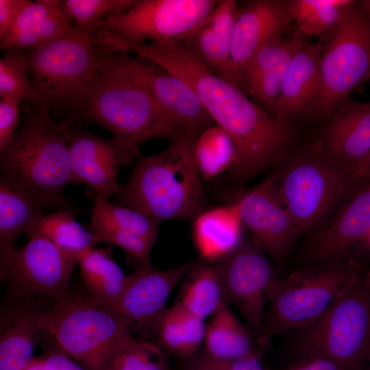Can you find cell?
<instances>
[{"label": "cell", "mask_w": 370, "mask_h": 370, "mask_svg": "<svg viewBox=\"0 0 370 370\" xmlns=\"http://www.w3.org/2000/svg\"><path fill=\"white\" fill-rule=\"evenodd\" d=\"M124 50L154 61L186 82L237 149L233 174L249 180L280 159L292 140L291 121L271 114L215 75L184 42L160 46L125 42Z\"/></svg>", "instance_id": "1"}, {"label": "cell", "mask_w": 370, "mask_h": 370, "mask_svg": "<svg viewBox=\"0 0 370 370\" xmlns=\"http://www.w3.org/2000/svg\"><path fill=\"white\" fill-rule=\"evenodd\" d=\"M199 134L186 132L163 151L140 158L121 185L117 201L159 223L193 219L206 201L193 153Z\"/></svg>", "instance_id": "2"}, {"label": "cell", "mask_w": 370, "mask_h": 370, "mask_svg": "<svg viewBox=\"0 0 370 370\" xmlns=\"http://www.w3.org/2000/svg\"><path fill=\"white\" fill-rule=\"evenodd\" d=\"M80 119L105 127L137 152L147 140L163 138L170 142L188 132L162 110L140 83L113 64L98 47Z\"/></svg>", "instance_id": "3"}, {"label": "cell", "mask_w": 370, "mask_h": 370, "mask_svg": "<svg viewBox=\"0 0 370 370\" xmlns=\"http://www.w3.org/2000/svg\"><path fill=\"white\" fill-rule=\"evenodd\" d=\"M71 130L55 119L47 106L32 103L12 142L0 153L1 176L22 186L47 208L75 212L64 195L71 180Z\"/></svg>", "instance_id": "4"}, {"label": "cell", "mask_w": 370, "mask_h": 370, "mask_svg": "<svg viewBox=\"0 0 370 370\" xmlns=\"http://www.w3.org/2000/svg\"><path fill=\"white\" fill-rule=\"evenodd\" d=\"M50 301L46 306L38 304L36 321L84 370H106L117 355L147 342L87 293L69 289Z\"/></svg>", "instance_id": "5"}, {"label": "cell", "mask_w": 370, "mask_h": 370, "mask_svg": "<svg viewBox=\"0 0 370 370\" xmlns=\"http://www.w3.org/2000/svg\"><path fill=\"white\" fill-rule=\"evenodd\" d=\"M96 54L91 37L75 24L64 36L27 52L29 74L42 105L66 126L81 118Z\"/></svg>", "instance_id": "6"}, {"label": "cell", "mask_w": 370, "mask_h": 370, "mask_svg": "<svg viewBox=\"0 0 370 370\" xmlns=\"http://www.w3.org/2000/svg\"><path fill=\"white\" fill-rule=\"evenodd\" d=\"M297 358L322 356L356 370L370 364V294L356 275L314 321L297 330Z\"/></svg>", "instance_id": "7"}, {"label": "cell", "mask_w": 370, "mask_h": 370, "mask_svg": "<svg viewBox=\"0 0 370 370\" xmlns=\"http://www.w3.org/2000/svg\"><path fill=\"white\" fill-rule=\"evenodd\" d=\"M358 274L341 260L276 278L267 293L269 310L257 342L266 345L273 336L316 320Z\"/></svg>", "instance_id": "8"}, {"label": "cell", "mask_w": 370, "mask_h": 370, "mask_svg": "<svg viewBox=\"0 0 370 370\" xmlns=\"http://www.w3.org/2000/svg\"><path fill=\"white\" fill-rule=\"evenodd\" d=\"M278 180L279 197L297 236L317 226L364 182L315 151L293 156Z\"/></svg>", "instance_id": "9"}, {"label": "cell", "mask_w": 370, "mask_h": 370, "mask_svg": "<svg viewBox=\"0 0 370 370\" xmlns=\"http://www.w3.org/2000/svg\"><path fill=\"white\" fill-rule=\"evenodd\" d=\"M328 35L321 58L320 89L310 116L323 121L370 79V20L360 1Z\"/></svg>", "instance_id": "10"}, {"label": "cell", "mask_w": 370, "mask_h": 370, "mask_svg": "<svg viewBox=\"0 0 370 370\" xmlns=\"http://www.w3.org/2000/svg\"><path fill=\"white\" fill-rule=\"evenodd\" d=\"M219 0H138L128 10L97 23L86 34L130 43L164 46L181 42L208 18Z\"/></svg>", "instance_id": "11"}, {"label": "cell", "mask_w": 370, "mask_h": 370, "mask_svg": "<svg viewBox=\"0 0 370 370\" xmlns=\"http://www.w3.org/2000/svg\"><path fill=\"white\" fill-rule=\"evenodd\" d=\"M21 247L0 251L1 278L10 291L55 300L69 290L78 261L46 237L29 236Z\"/></svg>", "instance_id": "12"}, {"label": "cell", "mask_w": 370, "mask_h": 370, "mask_svg": "<svg viewBox=\"0 0 370 370\" xmlns=\"http://www.w3.org/2000/svg\"><path fill=\"white\" fill-rule=\"evenodd\" d=\"M193 260L169 269H158L150 262L134 264L127 284L116 302L108 308L128 325L139 339L151 342L157 322L178 283L196 266Z\"/></svg>", "instance_id": "13"}, {"label": "cell", "mask_w": 370, "mask_h": 370, "mask_svg": "<svg viewBox=\"0 0 370 370\" xmlns=\"http://www.w3.org/2000/svg\"><path fill=\"white\" fill-rule=\"evenodd\" d=\"M219 263L224 299L240 311L258 338L265 318L267 291L276 278L264 249L254 237Z\"/></svg>", "instance_id": "14"}, {"label": "cell", "mask_w": 370, "mask_h": 370, "mask_svg": "<svg viewBox=\"0 0 370 370\" xmlns=\"http://www.w3.org/2000/svg\"><path fill=\"white\" fill-rule=\"evenodd\" d=\"M98 48L104 51L117 67L140 83L162 110L185 130L200 133L216 124L193 89L176 75L148 58Z\"/></svg>", "instance_id": "15"}, {"label": "cell", "mask_w": 370, "mask_h": 370, "mask_svg": "<svg viewBox=\"0 0 370 370\" xmlns=\"http://www.w3.org/2000/svg\"><path fill=\"white\" fill-rule=\"evenodd\" d=\"M137 152L118 138L105 139L72 129L69 139L70 183H84L106 199L120 189L121 166L130 165Z\"/></svg>", "instance_id": "16"}, {"label": "cell", "mask_w": 370, "mask_h": 370, "mask_svg": "<svg viewBox=\"0 0 370 370\" xmlns=\"http://www.w3.org/2000/svg\"><path fill=\"white\" fill-rule=\"evenodd\" d=\"M243 225L273 258L283 259L297 237L295 223L278 193V177H270L234 202Z\"/></svg>", "instance_id": "17"}, {"label": "cell", "mask_w": 370, "mask_h": 370, "mask_svg": "<svg viewBox=\"0 0 370 370\" xmlns=\"http://www.w3.org/2000/svg\"><path fill=\"white\" fill-rule=\"evenodd\" d=\"M370 234V180L341 204L334 217L310 238L304 258L311 265L336 260Z\"/></svg>", "instance_id": "18"}, {"label": "cell", "mask_w": 370, "mask_h": 370, "mask_svg": "<svg viewBox=\"0 0 370 370\" xmlns=\"http://www.w3.org/2000/svg\"><path fill=\"white\" fill-rule=\"evenodd\" d=\"M308 38L296 29L258 49L238 70L240 88L263 109L275 115L276 106L291 62Z\"/></svg>", "instance_id": "19"}, {"label": "cell", "mask_w": 370, "mask_h": 370, "mask_svg": "<svg viewBox=\"0 0 370 370\" xmlns=\"http://www.w3.org/2000/svg\"><path fill=\"white\" fill-rule=\"evenodd\" d=\"M315 151L352 170L370 151V102L347 98L325 121Z\"/></svg>", "instance_id": "20"}, {"label": "cell", "mask_w": 370, "mask_h": 370, "mask_svg": "<svg viewBox=\"0 0 370 370\" xmlns=\"http://www.w3.org/2000/svg\"><path fill=\"white\" fill-rule=\"evenodd\" d=\"M34 297L9 291L0 308V370H23L46 337L38 324Z\"/></svg>", "instance_id": "21"}, {"label": "cell", "mask_w": 370, "mask_h": 370, "mask_svg": "<svg viewBox=\"0 0 370 370\" xmlns=\"http://www.w3.org/2000/svg\"><path fill=\"white\" fill-rule=\"evenodd\" d=\"M239 10L236 1L219 0L213 12L181 42L192 47L215 75L241 89L232 60L234 29Z\"/></svg>", "instance_id": "22"}, {"label": "cell", "mask_w": 370, "mask_h": 370, "mask_svg": "<svg viewBox=\"0 0 370 370\" xmlns=\"http://www.w3.org/2000/svg\"><path fill=\"white\" fill-rule=\"evenodd\" d=\"M292 24L286 1H246L240 8L233 34L232 60L238 74L262 46L287 35Z\"/></svg>", "instance_id": "23"}, {"label": "cell", "mask_w": 370, "mask_h": 370, "mask_svg": "<svg viewBox=\"0 0 370 370\" xmlns=\"http://www.w3.org/2000/svg\"><path fill=\"white\" fill-rule=\"evenodd\" d=\"M323 47L308 39L294 55L284 78L275 116L288 120L310 116L321 85Z\"/></svg>", "instance_id": "24"}, {"label": "cell", "mask_w": 370, "mask_h": 370, "mask_svg": "<svg viewBox=\"0 0 370 370\" xmlns=\"http://www.w3.org/2000/svg\"><path fill=\"white\" fill-rule=\"evenodd\" d=\"M243 226L235 203L201 210L192 230L201 259L216 262L232 253L243 241Z\"/></svg>", "instance_id": "25"}, {"label": "cell", "mask_w": 370, "mask_h": 370, "mask_svg": "<svg viewBox=\"0 0 370 370\" xmlns=\"http://www.w3.org/2000/svg\"><path fill=\"white\" fill-rule=\"evenodd\" d=\"M47 206L14 181L0 177V251L15 247L21 234L44 214Z\"/></svg>", "instance_id": "26"}, {"label": "cell", "mask_w": 370, "mask_h": 370, "mask_svg": "<svg viewBox=\"0 0 370 370\" xmlns=\"http://www.w3.org/2000/svg\"><path fill=\"white\" fill-rule=\"evenodd\" d=\"M82 277L86 293L107 309L122 295L129 280L112 258L108 249L94 247L79 258Z\"/></svg>", "instance_id": "27"}, {"label": "cell", "mask_w": 370, "mask_h": 370, "mask_svg": "<svg viewBox=\"0 0 370 370\" xmlns=\"http://www.w3.org/2000/svg\"><path fill=\"white\" fill-rule=\"evenodd\" d=\"M206 354L223 360L235 359L254 351L250 333L224 301L206 325Z\"/></svg>", "instance_id": "28"}, {"label": "cell", "mask_w": 370, "mask_h": 370, "mask_svg": "<svg viewBox=\"0 0 370 370\" xmlns=\"http://www.w3.org/2000/svg\"><path fill=\"white\" fill-rule=\"evenodd\" d=\"M185 278V285L177 303L204 321L225 301L219 263L199 260Z\"/></svg>", "instance_id": "29"}, {"label": "cell", "mask_w": 370, "mask_h": 370, "mask_svg": "<svg viewBox=\"0 0 370 370\" xmlns=\"http://www.w3.org/2000/svg\"><path fill=\"white\" fill-rule=\"evenodd\" d=\"M204 320L184 309L177 302L162 314L155 328L158 345L181 356H190L204 341Z\"/></svg>", "instance_id": "30"}, {"label": "cell", "mask_w": 370, "mask_h": 370, "mask_svg": "<svg viewBox=\"0 0 370 370\" xmlns=\"http://www.w3.org/2000/svg\"><path fill=\"white\" fill-rule=\"evenodd\" d=\"M193 158L203 181L214 179L237 162V149L230 135L214 124L204 129L193 145Z\"/></svg>", "instance_id": "31"}, {"label": "cell", "mask_w": 370, "mask_h": 370, "mask_svg": "<svg viewBox=\"0 0 370 370\" xmlns=\"http://www.w3.org/2000/svg\"><path fill=\"white\" fill-rule=\"evenodd\" d=\"M40 234L62 251L79 262L81 256L96 244L90 232L75 219L74 212L67 210L43 214L25 233Z\"/></svg>", "instance_id": "32"}, {"label": "cell", "mask_w": 370, "mask_h": 370, "mask_svg": "<svg viewBox=\"0 0 370 370\" xmlns=\"http://www.w3.org/2000/svg\"><path fill=\"white\" fill-rule=\"evenodd\" d=\"M355 2V0H288L286 8L295 29L308 38L330 32Z\"/></svg>", "instance_id": "33"}, {"label": "cell", "mask_w": 370, "mask_h": 370, "mask_svg": "<svg viewBox=\"0 0 370 370\" xmlns=\"http://www.w3.org/2000/svg\"><path fill=\"white\" fill-rule=\"evenodd\" d=\"M74 24L62 8L32 26L8 33L0 40L5 51H32L42 48L69 34Z\"/></svg>", "instance_id": "34"}, {"label": "cell", "mask_w": 370, "mask_h": 370, "mask_svg": "<svg viewBox=\"0 0 370 370\" xmlns=\"http://www.w3.org/2000/svg\"><path fill=\"white\" fill-rule=\"evenodd\" d=\"M159 222L132 208L95 196L90 224L106 225L130 232L155 243Z\"/></svg>", "instance_id": "35"}, {"label": "cell", "mask_w": 370, "mask_h": 370, "mask_svg": "<svg viewBox=\"0 0 370 370\" xmlns=\"http://www.w3.org/2000/svg\"><path fill=\"white\" fill-rule=\"evenodd\" d=\"M27 52L5 51L0 59V96L19 104L27 101L42 105L32 81L29 77Z\"/></svg>", "instance_id": "36"}, {"label": "cell", "mask_w": 370, "mask_h": 370, "mask_svg": "<svg viewBox=\"0 0 370 370\" xmlns=\"http://www.w3.org/2000/svg\"><path fill=\"white\" fill-rule=\"evenodd\" d=\"M138 0H64L62 9L66 16L75 21V25L84 32H89L97 23L132 8Z\"/></svg>", "instance_id": "37"}, {"label": "cell", "mask_w": 370, "mask_h": 370, "mask_svg": "<svg viewBox=\"0 0 370 370\" xmlns=\"http://www.w3.org/2000/svg\"><path fill=\"white\" fill-rule=\"evenodd\" d=\"M89 231L95 243H109L123 249L134 264L150 262L153 243L128 231L106 225L90 224Z\"/></svg>", "instance_id": "38"}, {"label": "cell", "mask_w": 370, "mask_h": 370, "mask_svg": "<svg viewBox=\"0 0 370 370\" xmlns=\"http://www.w3.org/2000/svg\"><path fill=\"white\" fill-rule=\"evenodd\" d=\"M106 370H167V365L161 347L146 342L117 355Z\"/></svg>", "instance_id": "39"}, {"label": "cell", "mask_w": 370, "mask_h": 370, "mask_svg": "<svg viewBox=\"0 0 370 370\" xmlns=\"http://www.w3.org/2000/svg\"><path fill=\"white\" fill-rule=\"evenodd\" d=\"M190 366L202 370H264L255 350L244 356L230 360L213 358L205 354Z\"/></svg>", "instance_id": "40"}, {"label": "cell", "mask_w": 370, "mask_h": 370, "mask_svg": "<svg viewBox=\"0 0 370 370\" xmlns=\"http://www.w3.org/2000/svg\"><path fill=\"white\" fill-rule=\"evenodd\" d=\"M19 103L1 98L0 100V153L12 142L19 121Z\"/></svg>", "instance_id": "41"}, {"label": "cell", "mask_w": 370, "mask_h": 370, "mask_svg": "<svg viewBox=\"0 0 370 370\" xmlns=\"http://www.w3.org/2000/svg\"><path fill=\"white\" fill-rule=\"evenodd\" d=\"M49 338V342L41 355L43 370H84Z\"/></svg>", "instance_id": "42"}, {"label": "cell", "mask_w": 370, "mask_h": 370, "mask_svg": "<svg viewBox=\"0 0 370 370\" xmlns=\"http://www.w3.org/2000/svg\"><path fill=\"white\" fill-rule=\"evenodd\" d=\"M29 0H0V40L12 29Z\"/></svg>", "instance_id": "43"}, {"label": "cell", "mask_w": 370, "mask_h": 370, "mask_svg": "<svg viewBox=\"0 0 370 370\" xmlns=\"http://www.w3.org/2000/svg\"><path fill=\"white\" fill-rule=\"evenodd\" d=\"M286 370H356L322 356L297 358Z\"/></svg>", "instance_id": "44"}, {"label": "cell", "mask_w": 370, "mask_h": 370, "mask_svg": "<svg viewBox=\"0 0 370 370\" xmlns=\"http://www.w3.org/2000/svg\"><path fill=\"white\" fill-rule=\"evenodd\" d=\"M352 171L354 175L361 182L370 180V151Z\"/></svg>", "instance_id": "45"}, {"label": "cell", "mask_w": 370, "mask_h": 370, "mask_svg": "<svg viewBox=\"0 0 370 370\" xmlns=\"http://www.w3.org/2000/svg\"><path fill=\"white\" fill-rule=\"evenodd\" d=\"M23 370H43L41 355L34 357Z\"/></svg>", "instance_id": "46"}, {"label": "cell", "mask_w": 370, "mask_h": 370, "mask_svg": "<svg viewBox=\"0 0 370 370\" xmlns=\"http://www.w3.org/2000/svg\"><path fill=\"white\" fill-rule=\"evenodd\" d=\"M360 5L367 16L368 18L370 20V0H362L360 1Z\"/></svg>", "instance_id": "47"}, {"label": "cell", "mask_w": 370, "mask_h": 370, "mask_svg": "<svg viewBox=\"0 0 370 370\" xmlns=\"http://www.w3.org/2000/svg\"><path fill=\"white\" fill-rule=\"evenodd\" d=\"M367 288L370 294V273L364 277Z\"/></svg>", "instance_id": "48"}, {"label": "cell", "mask_w": 370, "mask_h": 370, "mask_svg": "<svg viewBox=\"0 0 370 370\" xmlns=\"http://www.w3.org/2000/svg\"><path fill=\"white\" fill-rule=\"evenodd\" d=\"M187 370H202V369L193 367V366H190V367Z\"/></svg>", "instance_id": "49"}, {"label": "cell", "mask_w": 370, "mask_h": 370, "mask_svg": "<svg viewBox=\"0 0 370 370\" xmlns=\"http://www.w3.org/2000/svg\"><path fill=\"white\" fill-rule=\"evenodd\" d=\"M364 370H370V364L369 365H367L365 369Z\"/></svg>", "instance_id": "50"}]
</instances>
